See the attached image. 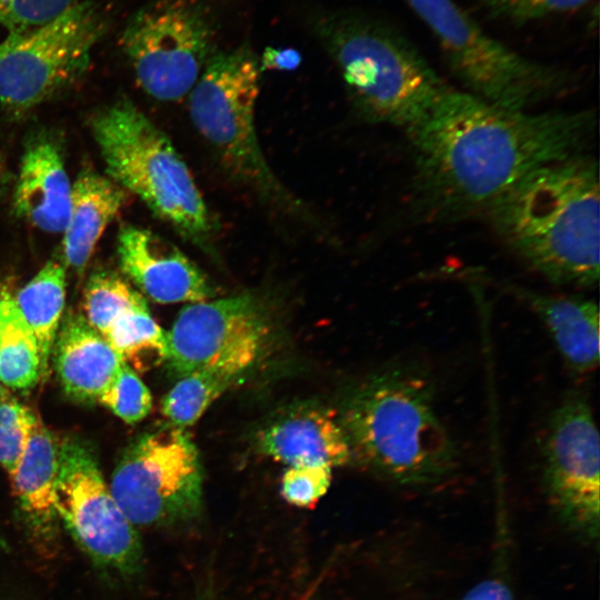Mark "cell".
<instances>
[{"label": "cell", "instance_id": "1", "mask_svg": "<svg viewBox=\"0 0 600 600\" xmlns=\"http://www.w3.org/2000/svg\"><path fill=\"white\" fill-rule=\"evenodd\" d=\"M596 120L590 110L507 109L451 87L406 133L413 203L438 221L486 213L534 170L588 153Z\"/></svg>", "mask_w": 600, "mask_h": 600}, {"label": "cell", "instance_id": "2", "mask_svg": "<svg viewBox=\"0 0 600 600\" xmlns=\"http://www.w3.org/2000/svg\"><path fill=\"white\" fill-rule=\"evenodd\" d=\"M599 170L591 154L546 164L486 212L502 241L556 284L599 281Z\"/></svg>", "mask_w": 600, "mask_h": 600}, {"label": "cell", "instance_id": "3", "mask_svg": "<svg viewBox=\"0 0 600 600\" xmlns=\"http://www.w3.org/2000/svg\"><path fill=\"white\" fill-rule=\"evenodd\" d=\"M352 457L399 484H429L457 466L454 443L422 372L396 366L347 399L339 420Z\"/></svg>", "mask_w": 600, "mask_h": 600}, {"label": "cell", "instance_id": "4", "mask_svg": "<svg viewBox=\"0 0 600 600\" xmlns=\"http://www.w3.org/2000/svg\"><path fill=\"white\" fill-rule=\"evenodd\" d=\"M350 101L368 122L416 128L451 88L401 32L353 11L326 13L314 22Z\"/></svg>", "mask_w": 600, "mask_h": 600}, {"label": "cell", "instance_id": "5", "mask_svg": "<svg viewBox=\"0 0 600 600\" xmlns=\"http://www.w3.org/2000/svg\"><path fill=\"white\" fill-rule=\"evenodd\" d=\"M91 129L108 177L138 196L182 238L210 252L214 220L191 171L166 133L129 100L99 111Z\"/></svg>", "mask_w": 600, "mask_h": 600}, {"label": "cell", "instance_id": "6", "mask_svg": "<svg viewBox=\"0 0 600 600\" xmlns=\"http://www.w3.org/2000/svg\"><path fill=\"white\" fill-rule=\"evenodd\" d=\"M423 22L463 91L491 104L530 110L573 83L563 69L524 57L491 37L454 0H404Z\"/></svg>", "mask_w": 600, "mask_h": 600}, {"label": "cell", "instance_id": "7", "mask_svg": "<svg viewBox=\"0 0 600 600\" xmlns=\"http://www.w3.org/2000/svg\"><path fill=\"white\" fill-rule=\"evenodd\" d=\"M259 60L246 47L211 54L189 93L191 121L227 172L281 206L294 199L272 172L256 130Z\"/></svg>", "mask_w": 600, "mask_h": 600}, {"label": "cell", "instance_id": "8", "mask_svg": "<svg viewBox=\"0 0 600 600\" xmlns=\"http://www.w3.org/2000/svg\"><path fill=\"white\" fill-rule=\"evenodd\" d=\"M108 26L99 4L81 0L48 22L8 32L0 43V103L26 111L73 84Z\"/></svg>", "mask_w": 600, "mask_h": 600}, {"label": "cell", "instance_id": "9", "mask_svg": "<svg viewBox=\"0 0 600 600\" xmlns=\"http://www.w3.org/2000/svg\"><path fill=\"white\" fill-rule=\"evenodd\" d=\"M203 476L190 437L169 427L139 438L113 471L110 490L134 527L164 526L196 518Z\"/></svg>", "mask_w": 600, "mask_h": 600}, {"label": "cell", "instance_id": "10", "mask_svg": "<svg viewBox=\"0 0 600 600\" xmlns=\"http://www.w3.org/2000/svg\"><path fill=\"white\" fill-rule=\"evenodd\" d=\"M121 48L146 93L177 101L190 93L211 57V31L194 7L157 0L128 20Z\"/></svg>", "mask_w": 600, "mask_h": 600}, {"label": "cell", "instance_id": "11", "mask_svg": "<svg viewBox=\"0 0 600 600\" xmlns=\"http://www.w3.org/2000/svg\"><path fill=\"white\" fill-rule=\"evenodd\" d=\"M56 511L96 564L120 573L138 569L141 543L136 527L113 498L92 452L76 440L59 447Z\"/></svg>", "mask_w": 600, "mask_h": 600}, {"label": "cell", "instance_id": "12", "mask_svg": "<svg viewBox=\"0 0 600 600\" xmlns=\"http://www.w3.org/2000/svg\"><path fill=\"white\" fill-rule=\"evenodd\" d=\"M544 482L558 514L596 538L600 511V439L587 399L572 394L552 412L543 444Z\"/></svg>", "mask_w": 600, "mask_h": 600}, {"label": "cell", "instance_id": "13", "mask_svg": "<svg viewBox=\"0 0 600 600\" xmlns=\"http://www.w3.org/2000/svg\"><path fill=\"white\" fill-rule=\"evenodd\" d=\"M268 326L250 293L183 308L167 332V361L180 377L213 368H250L262 351Z\"/></svg>", "mask_w": 600, "mask_h": 600}, {"label": "cell", "instance_id": "14", "mask_svg": "<svg viewBox=\"0 0 600 600\" xmlns=\"http://www.w3.org/2000/svg\"><path fill=\"white\" fill-rule=\"evenodd\" d=\"M123 273L160 303L201 302L214 296L206 274L177 246L160 234L126 224L117 240Z\"/></svg>", "mask_w": 600, "mask_h": 600}, {"label": "cell", "instance_id": "15", "mask_svg": "<svg viewBox=\"0 0 600 600\" xmlns=\"http://www.w3.org/2000/svg\"><path fill=\"white\" fill-rule=\"evenodd\" d=\"M258 449L266 456L294 466L346 464L352 458L344 430L334 413L307 409L290 413L262 429Z\"/></svg>", "mask_w": 600, "mask_h": 600}, {"label": "cell", "instance_id": "16", "mask_svg": "<svg viewBox=\"0 0 600 600\" xmlns=\"http://www.w3.org/2000/svg\"><path fill=\"white\" fill-rule=\"evenodd\" d=\"M71 186L58 146L37 139L24 150L13 193L16 213L36 228L62 233L69 216Z\"/></svg>", "mask_w": 600, "mask_h": 600}, {"label": "cell", "instance_id": "17", "mask_svg": "<svg viewBox=\"0 0 600 600\" xmlns=\"http://www.w3.org/2000/svg\"><path fill=\"white\" fill-rule=\"evenodd\" d=\"M59 447L37 416L26 451L10 477L26 524L34 540L46 548L56 541L58 533Z\"/></svg>", "mask_w": 600, "mask_h": 600}, {"label": "cell", "instance_id": "18", "mask_svg": "<svg viewBox=\"0 0 600 600\" xmlns=\"http://www.w3.org/2000/svg\"><path fill=\"white\" fill-rule=\"evenodd\" d=\"M54 363L69 397L94 401L111 383L123 361L84 318L70 314L58 333Z\"/></svg>", "mask_w": 600, "mask_h": 600}, {"label": "cell", "instance_id": "19", "mask_svg": "<svg viewBox=\"0 0 600 600\" xmlns=\"http://www.w3.org/2000/svg\"><path fill=\"white\" fill-rule=\"evenodd\" d=\"M539 317L566 363L578 373L599 364V308L594 300L510 287Z\"/></svg>", "mask_w": 600, "mask_h": 600}, {"label": "cell", "instance_id": "20", "mask_svg": "<svg viewBox=\"0 0 600 600\" xmlns=\"http://www.w3.org/2000/svg\"><path fill=\"white\" fill-rule=\"evenodd\" d=\"M127 192L109 177L83 170L71 186L68 221L63 230L64 262L82 271L109 223L127 201Z\"/></svg>", "mask_w": 600, "mask_h": 600}, {"label": "cell", "instance_id": "21", "mask_svg": "<svg viewBox=\"0 0 600 600\" xmlns=\"http://www.w3.org/2000/svg\"><path fill=\"white\" fill-rule=\"evenodd\" d=\"M64 298V268L54 261L47 262L13 297L36 337L42 376L47 371L48 359L56 341Z\"/></svg>", "mask_w": 600, "mask_h": 600}, {"label": "cell", "instance_id": "22", "mask_svg": "<svg viewBox=\"0 0 600 600\" xmlns=\"http://www.w3.org/2000/svg\"><path fill=\"white\" fill-rule=\"evenodd\" d=\"M42 377L33 331L13 296L0 299V382L13 389L33 387Z\"/></svg>", "mask_w": 600, "mask_h": 600}, {"label": "cell", "instance_id": "23", "mask_svg": "<svg viewBox=\"0 0 600 600\" xmlns=\"http://www.w3.org/2000/svg\"><path fill=\"white\" fill-rule=\"evenodd\" d=\"M243 372L233 367H213L181 377L163 398L162 414L172 427L192 426Z\"/></svg>", "mask_w": 600, "mask_h": 600}, {"label": "cell", "instance_id": "24", "mask_svg": "<svg viewBox=\"0 0 600 600\" xmlns=\"http://www.w3.org/2000/svg\"><path fill=\"white\" fill-rule=\"evenodd\" d=\"M102 337L134 371L143 372L167 359V333L148 308L122 314Z\"/></svg>", "mask_w": 600, "mask_h": 600}, {"label": "cell", "instance_id": "25", "mask_svg": "<svg viewBox=\"0 0 600 600\" xmlns=\"http://www.w3.org/2000/svg\"><path fill=\"white\" fill-rule=\"evenodd\" d=\"M83 308L87 322L102 336L122 314L148 306L142 294L118 274L98 271L86 284Z\"/></svg>", "mask_w": 600, "mask_h": 600}, {"label": "cell", "instance_id": "26", "mask_svg": "<svg viewBox=\"0 0 600 600\" xmlns=\"http://www.w3.org/2000/svg\"><path fill=\"white\" fill-rule=\"evenodd\" d=\"M37 414L7 392L0 400V464L11 477L28 446Z\"/></svg>", "mask_w": 600, "mask_h": 600}, {"label": "cell", "instance_id": "27", "mask_svg": "<svg viewBox=\"0 0 600 600\" xmlns=\"http://www.w3.org/2000/svg\"><path fill=\"white\" fill-rule=\"evenodd\" d=\"M98 401L128 423L142 420L152 406L149 389L124 362Z\"/></svg>", "mask_w": 600, "mask_h": 600}, {"label": "cell", "instance_id": "28", "mask_svg": "<svg viewBox=\"0 0 600 600\" xmlns=\"http://www.w3.org/2000/svg\"><path fill=\"white\" fill-rule=\"evenodd\" d=\"M327 466L289 467L281 479V496L290 504L307 508L328 491L332 473Z\"/></svg>", "mask_w": 600, "mask_h": 600}, {"label": "cell", "instance_id": "29", "mask_svg": "<svg viewBox=\"0 0 600 600\" xmlns=\"http://www.w3.org/2000/svg\"><path fill=\"white\" fill-rule=\"evenodd\" d=\"M81 0H0V26L8 32L29 29L60 16Z\"/></svg>", "mask_w": 600, "mask_h": 600}, {"label": "cell", "instance_id": "30", "mask_svg": "<svg viewBox=\"0 0 600 600\" xmlns=\"http://www.w3.org/2000/svg\"><path fill=\"white\" fill-rule=\"evenodd\" d=\"M591 0H482L494 17L524 23L557 13L574 11Z\"/></svg>", "mask_w": 600, "mask_h": 600}, {"label": "cell", "instance_id": "31", "mask_svg": "<svg viewBox=\"0 0 600 600\" xmlns=\"http://www.w3.org/2000/svg\"><path fill=\"white\" fill-rule=\"evenodd\" d=\"M302 57L299 51L292 48H273L264 49L259 62L261 71H292L301 63Z\"/></svg>", "mask_w": 600, "mask_h": 600}, {"label": "cell", "instance_id": "32", "mask_svg": "<svg viewBox=\"0 0 600 600\" xmlns=\"http://www.w3.org/2000/svg\"><path fill=\"white\" fill-rule=\"evenodd\" d=\"M462 600H513V598L502 580L490 578L471 588Z\"/></svg>", "mask_w": 600, "mask_h": 600}, {"label": "cell", "instance_id": "33", "mask_svg": "<svg viewBox=\"0 0 600 600\" xmlns=\"http://www.w3.org/2000/svg\"><path fill=\"white\" fill-rule=\"evenodd\" d=\"M2 183H3V169H2V163H1V160H0V193H1V190H2Z\"/></svg>", "mask_w": 600, "mask_h": 600}, {"label": "cell", "instance_id": "34", "mask_svg": "<svg viewBox=\"0 0 600 600\" xmlns=\"http://www.w3.org/2000/svg\"><path fill=\"white\" fill-rule=\"evenodd\" d=\"M6 391L3 389L0 388V400L1 398L4 396Z\"/></svg>", "mask_w": 600, "mask_h": 600}]
</instances>
